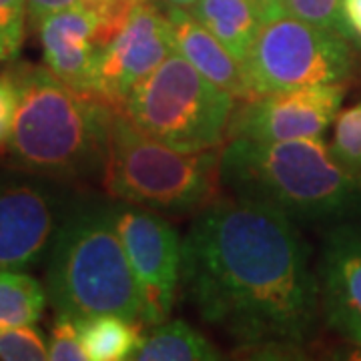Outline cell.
Here are the masks:
<instances>
[{"instance_id":"ba28073f","label":"cell","mask_w":361,"mask_h":361,"mask_svg":"<svg viewBox=\"0 0 361 361\" xmlns=\"http://www.w3.org/2000/svg\"><path fill=\"white\" fill-rule=\"evenodd\" d=\"M115 225L145 303V323L171 315L180 279L183 241L163 213L125 201L113 203Z\"/></svg>"},{"instance_id":"ffe728a7","label":"cell","mask_w":361,"mask_h":361,"mask_svg":"<svg viewBox=\"0 0 361 361\" xmlns=\"http://www.w3.org/2000/svg\"><path fill=\"white\" fill-rule=\"evenodd\" d=\"M329 147L343 167L361 175V103L337 115L334 142Z\"/></svg>"},{"instance_id":"6da1fadb","label":"cell","mask_w":361,"mask_h":361,"mask_svg":"<svg viewBox=\"0 0 361 361\" xmlns=\"http://www.w3.org/2000/svg\"><path fill=\"white\" fill-rule=\"evenodd\" d=\"M180 279L207 323L253 351H299L315 329L319 279L293 219L263 203L219 199L183 239Z\"/></svg>"},{"instance_id":"ac0fdd59","label":"cell","mask_w":361,"mask_h":361,"mask_svg":"<svg viewBox=\"0 0 361 361\" xmlns=\"http://www.w3.org/2000/svg\"><path fill=\"white\" fill-rule=\"evenodd\" d=\"M47 289L20 271H0V331L35 325L47 305Z\"/></svg>"},{"instance_id":"2e32d148","label":"cell","mask_w":361,"mask_h":361,"mask_svg":"<svg viewBox=\"0 0 361 361\" xmlns=\"http://www.w3.org/2000/svg\"><path fill=\"white\" fill-rule=\"evenodd\" d=\"M133 360L139 361H217L221 351L187 322H163L142 337Z\"/></svg>"},{"instance_id":"603a6c76","label":"cell","mask_w":361,"mask_h":361,"mask_svg":"<svg viewBox=\"0 0 361 361\" xmlns=\"http://www.w3.org/2000/svg\"><path fill=\"white\" fill-rule=\"evenodd\" d=\"M49 360L51 361H87V353L78 336L77 319L71 315L56 313L52 323L51 341H49Z\"/></svg>"},{"instance_id":"cb8c5ba5","label":"cell","mask_w":361,"mask_h":361,"mask_svg":"<svg viewBox=\"0 0 361 361\" xmlns=\"http://www.w3.org/2000/svg\"><path fill=\"white\" fill-rule=\"evenodd\" d=\"M18 103H20L18 77L14 68H8L0 73V153L8 149L16 113H18Z\"/></svg>"},{"instance_id":"3957f363","label":"cell","mask_w":361,"mask_h":361,"mask_svg":"<svg viewBox=\"0 0 361 361\" xmlns=\"http://www.w3.org/2000/svg\"><path fill=\"white\" fill-rule=\"evenodd\" d=\"M20 103L8 153L16 167L52 177L103 175L118 111L68 87L47 66H14Z\"/></svg>"},{"instance_id":"30bf717a","label":"cell","mask_w":361,"mask_h":361,"mask_svg":"<svg viewBox=\"0 0 361 361\" xmlns=\"http://www.w3.org/2000/svg\"><path fill=\"white\" fill-rule=\"evenodd\" d=\"M173 51L175 42L167 14L157 6L155 0L137 2L125 25L101 52L94 94L121 113L133 89Z\"/></svg>"},{"instance_id":"8992f818","label":"cell","mask_w":361,"mask_h":361,"mask_svg":"<svg viewBox=\"0 0 361 361\" xmlns=\"http://www.w3.org/2000/svg\"><path fill=\"white\" fill-rule=\"evenodd\" d=\"M235 101L173 51L133 89L121 113L157 141L197 153L219 149L227 139Z\"/></svg>"},{"instance_id":"44dd1931","label":"cell","mask_w":361,"mask_h":361,"mask_svg":"<svg viewBox=\"0 0 361 361\" xmlns=\"http://www.w3.org/2000/svg\"><path fill=\"white\" fill-rule=\"evenodd\" d=\"M26 25V0H0V63L16 59L25 42Z\"/></svg>"},{"instance_id":"4fadbf2b","label":"cell","mask_w":361,"mask_h":361,"mask_svg":"<svg viewBox=\"0 0 361 361\" xmlns=\"http://www.w3.org/2000/svg\"><path fill=\"white\" fill-rule=\"evenodd\" d=\"M319 301L325 319L339 336L361 348V233L334 231L319 263Z\"/></svg>"},{"instance_id":"5bb4252c","label":"cell","mask_w":361,"mask_h":361,"mask_svg":"<svg viewBox=\"0 0 361 361\" xmlns=\"http://www.w3.org/2000/svg\"><path fill=\"white\" fill-rule=\"evenodd\" d=\"M167 20L175 51L180 52L191 65L221 89L229 90L235 99L249 101L255 90L249 82L245 66L225 49L213 32H209L187 8L167 6Z\"/></svg>"},{"instance_id":"f1b7e54d","label":"cell","mask_w":361,"mask_h":361,"mask_svg":"<svg viewBox=\"0 0 361 361\" xmlns=\"http://www.w3.org/2000/svg\"><path fill=\"white\" fill-rule=\"evenodd\" d=\"M351 360H361V348H360V349H355V351H353V355H351Z\"/></svg>"},{"instance_id":"d6986e66","label":"cell","mask_w":361,"mask_h":361,"mask_svg":"<svg viewBox=\"0 0 361 361\" xmlns=\"http://www.w3.org/2000/svg\"><path fill=\"white\" fill-rule=\"evenodd\" d=\"M285 13L295 16L303 23L331 30L339 37L348 39L351 44L361 47V40L349 25L343 0H281Z\"/></svg>"},{"instance_id":"83f0119b","label":"cell","mask_w":361,"mask_h":361,"mask_svg":"<svg viewBox=\"0 0 361 361\" xmlns=\"http://www.w3.org/2000/svg\"><path fill=\"white\" fill-rule=\"evenodd\" d=\"M197 2L199 0H165L167 6H177V8H187V11H191Z\"/></svg>"},{"instance_id":"5b68a950","label":"cell","mask_w":361,"mask_h":361,"mask_svg":"<svg viewBox=\"0 0 361 361\" xmlns=\"http://www.w3.org/2000/svg\"><path fill=\"white\" fill-rule=\"evenodd\" d=\"M103 177L116 201L163 215H187L203 211L219 193L221 151L185 153L157 141L116 113Z\"/></svg>"},{"instance_id":"d4e9b609","label":"cell","mask_w":361,"mask_h":361,"mask_svg":"<svg viewBox=\"0 0 361 361\" xmlns=\"http://www.w3.org/2000/svg\"><path fill=\"white\" fill-rule=\"evenodd\" d=\"M99 0H26V11H28V26L30 28H39L40 23L44 18H49L51 14L61 13L65 8H71L75 4H87L92 6Z\"/></svg>"},{"instance_id":"7c38bea8","label":"cell","mask_w":361,"mask_h":361,"mask_svg":"<svg viewBox=\"0 0 361 361\" xmlns=\"http://www.w3.org/2000/svg\"><path fill=\"white\" fill-rule=\"evenodd\" d=\"M99 14L87 4H75L51 14L37 28L44 65L68 87L94 94L99 42Z\"/></svg>"},{"instance_id":"9c48e42d","label":"cell","mask_w":361,"mask_h":361,"mask_svg":"<svg viewBox=\"0 0 361 361\" xmlns=\"http://www.w3.org/2000/svg\"><path fill=\"white\" fill-rule=\"evenodd\" d=\"M343 99V82L263 92L235 109L227 139L263 142L323 139L325 130L336 123Z\"/></svg>"},{"instance_id":"8fae6325","label":"cell","mask_w":361,"mask_h":361,"mask_svg":"<svg viewBox=\"0 0 361 361\" xmlns=\"http://www.w3.org/2000/svg\"><path fill=\"white\" fill-rule=\"evenodd\" d=\"M59 203L40 180L0 177V271H23L49 249Z\"/></svg>"},{"instance_id":"52a82bcc","label":"cell","mask_w":361,"mask_h":361,"mask_svg":"<svg viewBox=\"0 0 361 361\" xmlns=\"http://www.w3.org/2000/svg\"><path fill=\"white\" fill-rule=\"evenodd\" d=\"M353 47L331 30L283 13L263 23L243 66L255 94L341 85L355 68Z\"/></svg>"},{"instance_id":"7a4b0ae2","label":"cell","mask_w":361,"mask_h":361,"mask_svg":"<svg viewBox=\"0 0 361 361\" xmlns=\"http://www.w3.org/2000/svg\"><path fill=\"white\" fill-rule=\"evenodd\" d=\"M221 185L291 219H334L361 207V175L343 167L323 139H229L221 149Z\"/></svg>"},{"instance_id":"277c9868","label":"cell","mask_w":361,"mask_h":361,"mask_svg":"<svg viewBox=\"0 0 361 361\" xmlns=\"http://www.w3.org/2000/svg\"><path fill=\"white\" fill-rule=\"evenodd\" d=\"M56 313L75 319L118 315L145 323V303L115 225L113 203L73 209L59 223L47 271Z\"/></svg>"},{"instance_id":"e0dca14e","label":"cell","mask_w":361,"mask_h":361,"mask_svg":"<svg viewBox=\"0 0 361 361\" xmlns=\"http://www.w3.org/2000/svg\"><path fill=\"white\" fill-rule=\"evenodd\" d=\"M141 322H130L118 315H94L77 319L78 336L90 361L133 360L142 343Z\"/></svg>"},{"instance_id":"4316f807","label":"cell","mask_w":361,"mask_h":361,"mask_svg":"<svg viewBox=\"0 0 361 361\" xmlns=\"http://www.w3.org/2000/svg\"><path fill=\"white\" fill-rule=\"evenodd\" d=\"M259 4H261V8H263V16H265V20H269V18H273V16L285 13L281 0H259Z\"/></svg>"},{"instance_id":"484cf974","label":"cell","mask_w":361,"mask_h":361,"mask_svg":"<svg viewBox=\"0 0 361 361\" xmlns=\"http://www.w3.org/2000/svg\"><path fill=\"white\" fill-rule=\"evenodd\" d=\"M343 8L353 32L361 40V0H343Z\"/></svg>"},{"instance_id":"7402d4cb","label":"cell","mask_w":361,"mask_h":361,"mask_svg":"<svg viewBox=\"0 0 361 361\" xmlns=\"http://www.w3.org/2000/svg\"><path fill=\"white\" fill-rule=\"evenodd\" d=\"M0 360L4 361H44L49 360V345L32 325L13 327L0 331Z\"/></svg>"},{"instance_id":"9a60e30c","label":"cell","mask_w":361,"mask_h":361,"mask_svg":"<svg viewBox=\"0 0 361 361\" xmlns=\"http://www.w3.org/2000/svg\"><path fill=\"white\" fill-rule=\"evenodd\" d=\"M191 13L241 63L265 23L259 0H199Z\"/></svg>"}]
</instances>
